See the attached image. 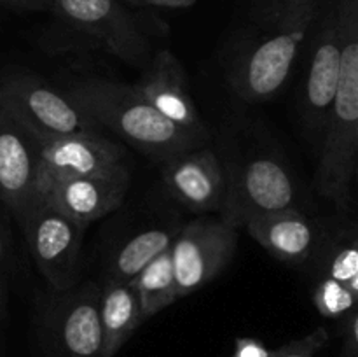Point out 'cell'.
<instances>
[{
	"mask_svg": "<svg viewBox=\"0 0 358 357\" xmlns=\"http://www.w3.org/2000/svg\"><path fill=\"white\" fill-rule=\"evenodd\" d=\"M324 0H255L227 58V83L243 102L278 97L308 44Z\"/></svg>",
	"mask_w": 358,
	"mask_h": 357,
	"instance_id": "1",
	"label": "cell"
},
{
	"mask_svg": "<svg viewBox=\"0 0 358 357\" xmlns=\"http://www.w3.org/2000/svg\"><path fill=\"white\" fill-rule=\"evenodd\" d=\"M341 70L318 144L315 191L348 214L358 170V0H338Z\"/></svg>",
	"mask_w": 358,
	"mask_h": 357,
	"instance_id": "2",
	"label": "cell"
},
{
	"mask_svg": "<svg viewBox=\"0 0 358 357\" xmlns=\"http://www.w3.org/2000/svg\"><path fill=\"white\" fill-rule=\"evenodd\" d=\"M90 118L154 161L164 163L205 142L159 114L135 84L91 77L72 83L66 91Z\"/></svg>",
	"mask_w": 358,
	"mask_h": 357,
	"instance_id": "3",
	"label": "cell"
},
{
	"mask_svg": "<svg viewBox=\"0 0 358 357\" xmlns=\"http://www.w3.org/2000/svg\"><path fill=\"white\" fill-rule=\"evenodd\" d=\"M98 300L100 286L91 280L37 294L34 324L42 357H107Z\"/></svg>",
	"mask_w": 358,
	"mask_h": 357,
	"instance_id": "4",
	"label": "cell"
},
{
	"mask_svg": "<svg viewBox=\"0 0 358 357\" xmlns=\"http://www.w3.org/2000/svg\"><path fill=\"white\" fill-rule=\"evenodd\" d=\"M222 163L227 191L219 217L234 230L264 214L299 209L296 177L275 150H250L240 160Z\"/></svg>",
	"mask_w": 358,
	"mask_h": 357,
	"instance_id": "5",
	"label": "cell"
},
{
	"mask_svg": "<svg viewBox=\"0 0 358 357\" xmlns=\"http://www.w3.org/2000/svg\"><path fill=\"white\" fill-rule=\"evenodd\" d=\"M0 107L34 139H63L100 133V126L66 93L27 74L0 79Z\"/></svg>",
	"mask_w": 358,
	"mask_h": 357,
	"instance_id": "6",
	"label": "cell"
},
{
	"mask_svg": "<svg viewBox=\"0 0 358 357\" xmlns=\"http://www.w3.org/2000/svg\"><path fill=\"white\" fill-rule=\"evenodd\" d=\"M30 254L51 289H69L79 282V261L87 227L37 198L21 220Z\"/></svg>",
	"mask_w": 358,
	"mask_h": 357,
	"instance_id": "7",
	"label": "cell"
},
{
	"mask_svg": "<svg viewBox=\"0 0 358 357\" xmlns=\"http://www.w3.org/2000/svg\"><path fill=\"white\" fill-rule=\"evenodd\" d=\"M238 238V230L219 216H199L178 227L170 245L178 298L219 276L236 254Z\"/></svg>",
	"mask_w": 358,
	"mask_h": 357,
	"instance_id": "8",
	"label": "cell"
},
{
	"mask_svg": "<svg viewBox=\"0 0 358 357\" xmlns=\"http://www.w3.org/2000/svg\"><path fill=\"white\" fill-rule=\"evenodd\" d=\"M310 63L301 93V118L308 139L318 149L341 70V27L338 0H324L310 41Z\"/></svg>",
	"mask_w": 358,
	"mask_h": 357,
	"instance_id": "9",
	"label": "cell"
},
{
	"mask_svg": "<svg viewBox=\"0 0 358 357\" xmlns=\"http://www.w3.org/2000/svg\"><path fill=\"white\" fill-rule=\"evenodd\" d=\"M51 6L121 62L140 69L149 63V41L119 0H51Z\"/></svg>",
	"mask_w": 358,
	"mask_h": 357,
	"instance_id": "10",
	"label": "cell"
},
{
	"mask_svg": "<svg viewBox=\"0 0 358 357\" xmlns=\"http://www.w3.org/2000/svg\"><path fill=\"white\" fill-rule=\"evenodd\" d=\"M126 164L110 172L55 178L37 191V198L84 227L117 210L129 188Z\"/></svg>",
	"mask_w": 358,
	"mask_h": 357,
	"instance_id": "11",
	"label": "cell"
},
{
	"mask_svg": "<svg viewBox=\"0 0 358 357\" xmlns=\"http://www.w3.org/2000/svg\"><path fill=\"white\" fill-rule=\"evenodd\" d=\"M163 184L171 198L198 216H219L226 202V170L212 147L199 146L164 161Z\"/></svg>",
	"mask_w": 358,
	"mask_h": 357,
	"instance_id": "12",
	"label": "cell"
},
{
	"mask_svg": "<svg viewBox=\"0 0 358 357\" xmlns=\"http://www.w3.org/2000/svg\"><path fill=\"white\" fill-rule=\"evenodd\" d=\"M135 86L140 94L168 121L203 142L210 139L208 128L203 122L187 88L184 66L180 65L177 56L166 49L154 52L149 63L143 66L140 83Z\"/></svg>",
	"mask_w": 358,
	"mask_h": 357,
	"instance_id": "13",
	"label": "cell"
},
{
	"mask_svg": "<svg viewBox=\"0 0 358 357\" xmlns=\"http://www.w3.org/2000/svg\"><path fill=\"white\" fill-rule=\"evenodd\" d=\"M37 140L0 107V202L20 223L37 200Z\"/></svg>",
	"mask_w": 358,
	"mask_h": 357,
	"instance_id": "14",
	"label": "cell"
},
{
	"mask_svg": "<svg viewBox=\"0 0 358 357\" xmlns=\"http://www.w3.org/2000/svg\"><path fill=\"white\" fill-rule=\"evenodd\" d=\"M37 140V139H35ZM38 186L62 177L110 172L124 164V153L101 133L37 140Z\"/></svg>",
	"mask_w": 358,
	"mask_h": 357,
	"instance_id": "15",
	"label": "cell"
},
{
	"mask_svg": "<svg viewBox=\"0 0 358 357\" xmlns=\"http://www.w3.org/2000/svg\"><path fill=\"white\" fill-rule=\"evenodd\" d=\"M245 227L276 259L290 266H304L317 247L324 220L311 219L301 209H285L254 217Z\"/></svg>",
	"mask_w": 358,
	"mask_h": 357,
	"instance_id": "16",
	"label": "cell"
},
{
	"mask_svg": "<svg viewBox=\"0 0 358 357\" xmlns=\"http://www.w3.org/2000/svg\"><path fill=\"white\" fill-rule=\"evenodd\" d=\"M304 266H310L315 280L327 276L358 293L357 220L348 214L324 220L317 247Z\"/></svg>",
	"mask_w": 358,
	"mask_h": 357,
	"instance_id": "17",
	"label": "cell"
},
{
	"mask_svg": "<svg viewBox=\"0 0 358 357\" xmlns=\"http://www.w3.org/2000/svg\"><path fill=\"white\" fill-rule=\"evenodd\" d=\"M98 315L103 335L105 356L115 357L143 322L135 282L105 280L103 286H100Z\"/></svg>",
	"mask_w": 358,
	"mask_h": 357,
	"instance_id": "18",
	"label": "cell"
},
{
	"mask_svg": "<svg viewBox=\"0 0 358 357\" xmlns=\"http://www.w3.org/2000/svg\"><path fill=\"white\" fill-rule=\"evenodd\" d=\"M178 227H150L133 234L124 245L115 251L108 262L105 280L112 282H131L154 258L170 248Z\"/></svg>",
	"mask_w": 358,
	"mask_h": 357,
	"instance_id": "19",
	"label": "cell"
},
{
	"mask_svg": "<svg viewBox=\"0 0 358 357\" xmlns=\"http://www.w3.org/2000/svg\"><path fill=\"white\" fill-rule=\"evenodd\" d=\"M140 300L142 321H149L175 301L180 300L175 282L170 248L154 258L138 275L133 279Z\"/></svg>",
	"mask_w": 358,
	"mask_h": 357,
	"instance_id": "20",
	"label": "cell"
},
{
	"mask_svg": "<svg viewBox=\"0 0 358 357\" xmlns=\"http://www.w3.org/2000/svg\"><path fill=\"white\" fill-rule=\"evenodd\" d=\"M311 298L320 315L327 318H341L357 308L358 293H353L338 280L324 276L317 279L311 289Z\"/></svg>",
	"mask_w": 358,
	"mask_h": 357,
	"instance_id": "21",
	"label": "cell"
},
{
	"mask_svg": "<svg viewBox=\"0 0 358 357\" xmlns=\"http://www.w3.org/2000/svg\"><path fill=\"white\" fill-rule=\"evenodd\" d=\"M329 342V332L325 328H317L304 338L292 340L280 349L273 350L271 357H313L325 343Z\"/></svg>",
	"mask_w": 358,
	"mask_h": 357,
	"instance_id": "22",
	"label": "cell"
},
{
	"mask_svg": "<svg viewBox=\"0 0 358 357\" xmlns=\"http://www.w3.org/2000/svg\"><path fill=\"white\" fill-rule=\"evenodd\" d=\"M341 331V349L338 357H358V308L339 318Z\"/></svg>",
	"mask_w": 358,
	"mask_h": 357,
	"instance_id": "23",
	"label": "cell"
},
{
	"mask_svg": "<svg viewBox=\"0 0 358 357\" xmlns=\"http://www.w3.org/2000/svg\"><path fill=\"white\" fill-rule=\"evenodd\" d=\"M10 241L3 224L0 223V296L9 298V280H10Z\"/></svg>",
	"mask_w": 358,
	"mask_h": 357,
	"instance_id": "24",
	"label": "cell"
},
{
	"mask_svg": "<svg viewBox=\"0 0 358 357\" xmlns=\"http://www.w3.org/2000/svg\"><path fill=\"white\" fill-rule=\"evenodd\" d=\"M271 352L273 350H269L259 340L241 336V338H236V342H234V350L231 357H271Z\"/></svg>",
	"mask_w": 358,
	"mask_h": 357,
	"instance_id": "25",
	"label": "cell"
},
{
	"mask_svg": "<svg viewBox=\"0 0 358 357\" xmlns=\"http://www.w3.org/2000/svg\"><path fill=\"white\" fill-rule=\"evenodd\" d=\"M147 4L156 7H168V9H184L196 4V0H147Z\"/></svg>",
	"mask_w": 358,
	"mask_h": 357,
	"instance_id": "26",
	"label": "cell"
},
{
	"mask_svg": "<svg viewBox=\"0 0 358 357\" xmlns=\"http://www.w3.org/2000/svg\"><path fill=\"white\" fill-rule=\"evenodd\" d=\"M13 6L20 7H34V9H44L51 6V0H10Z\"/></svg>",
	"mask_w": 358,
	"mask_h": 357,
	"instance_id": "27",
	"label": "cell"
},
{
	"mask_svg": "<svg viewBox=\"0 0 358 357\" xmlns=\"http://www.w3.org/2000/svg\"><path fill=\"white\" fill-rule=\"evenodd\" d=\"M119 2H124L128 6H135V7H143V6H149L147 0H119Z\"/></svg>",
	"mask_w": 358,
	"mask_h": 357,
	"instance_id": "28",
	"label": "cell"
},
{
	"mask_svg": "<svg viewBox=\"0 0 358 357\" xmlns=\"http://www.w3.org/2000/svg\"><path fill=\"white\" fill-rule=\"evenodd\" d=\"M6 310H7V300L0 296V322H2V318L6 317Z\"/></svg>",
	"mask_w": 358,
	"mask_h": 357,
	"instance_id": "29",
	"label": "cell"
},
{
	"mask_svg": "<svg viewBox=\"0 0 358 357\" xmlns=\"http://www.w3.org/2000/svg\"><path fill=\"white\" fill-rule=\"evenodd\" d=\"M0 2H2V4H9V6H13V2H10V0H0Z\"/></svg>",
	"mask_w": 358,
	"mask_h": 357,
	"instance_id": "30",
	"label": "cell"
}]
</instances>
